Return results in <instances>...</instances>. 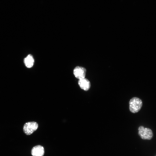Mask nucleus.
Returning <instances> with one entry per match:
<instances>
[{"mask_svg": "<svg viewBox=\"0 0 156 156\" xmlns=\"http://www.w3.org/2000/svg\"><path fill=\"white\" fill-rule=\"evenodd\" d=\"M138 130V135L142 139L150 140L153 136V132L150 128L141 126L139 127Z\"/></svg>", "mask_w": 156, "mask_h": 156, "instance_id": "obj_2", "label": "nucleus"}, {"mask_svg": "<svg viewBox=\"0 0 156 156\" xmlns=\"http://www.w3.org/2000/svg\"><path fill=\"white\" fill-rule=\"evenodd\" d=\"M34 58L31 54L28 55L24 59V64L25 66L28 68L32 67L34 65Z\"/></svg>", "mask_w": 156, "mask_h": 156, "instance_id": "obj_7", "label": "nucleus"}, {"mask_svg": "<svg viewBox=\"0 0 156 156\" xmlns=\"http://www.w3.org/2000/svg\"><path fill=\"white\" fill-rule=\"evenodd\" d=\"M38 124L35 122H29L26 123L23 127L24 133L27 135L32 134L38 129Z\"/></svg>", "mask_w": 156, "mask_h": 156, "instance_id": "obj_3", "label": "nucleus"}, {"mask_svg": "<svg viewBox=\"0 0 156 156\" xmlns=\"http://www.w3.org/2000/svg\"><path fill=\"white\" fill-rule=\"evenodd\" d=\"M86 72V69L83 67L80 66H76L73 70V73L75 77L79 79L85 78Z\"/></svg>", "mask_w": 156, "mask_h": 156, "instance_id": "obj_4", "label": "nucleus"}, {"mask_svg": "<svg viewBox=\"0 0 156 156\" xmlns=\"http://www.w3.org/2000/svg\"><path fill=\"white\" fill-rule=\"evenodd\" d=\"M142 105V101L138 98L133 97L129 101L130 111L133 113H136L141 109Z\"/></svg>", "mask_w": 156, "mask_h": 156, "instance_id": "obj_1", "label": "nucleus"}, {"mask_svg": "<svg viewBox=\"0 0 156 156\" xmlns=\"http://www.w3.org/2000/svg\"><path fill=\"white\" fill-rule=\"evenodd\" d=\"M44 154V148L41 145H37L34 146L31 151V154L32 156H43Z\"/></svg>", "mask_w": 156, "mask_h": 156, "instance_id": "obj_5", "label": "nucleus"}, {"mask_svg": "<svg viewBox=\"0 0 156 156\" xmlns=\"http://www.w3.org/2000/svg\"><path fill=\"white\" fill-rule=\"evenodd\" d=\"M155 156H156V155Z\"/></svg>", "mask_w": 156, "mask_h": 156, "instance_id": "obj_8", "label": "nucleus"}, {"mask_svg": "<svg viewBox=\"0 0 156 156\" xmlns=\"http://www.w3.org/2000/svg\"><path fill=\"white\" fill-rule=\"evenodd\" d=\"M78 83L80 88L85 91L88 90L90 87V82L86 78L79 79Z\"/></svg>", "mask_w": 156, "mask_h": 156, "instance_id": "obj_6", "label": "nucleus"}]
</instances>
